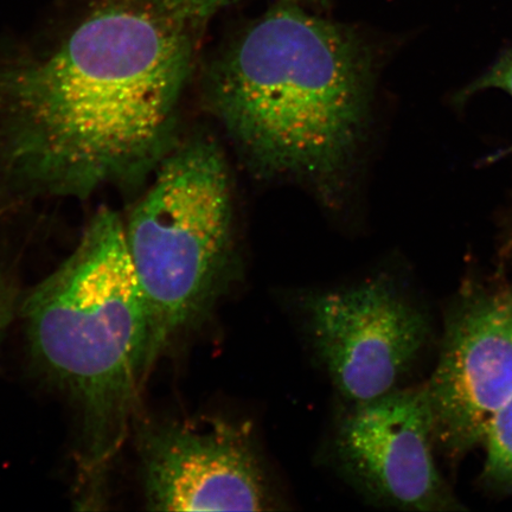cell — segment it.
Here are the masks:
<instances>
[{
	"label": "cell",
	"instance_id": "6da1fadb",
	"mask_svg": "<svg viewBox=\"0 0 512 512\" xmlns=\"http://www.w3.org/2000/svg\"><path fill=\"white\" fill-rule=\"evenodd\" d=\"M202 31L151 0H96L49 46L0 55V213L155 171Z\"/></svg>",
	"mask_w": 512,
	"mask_h": 512
},
{
	"label": "cell",
	"instance_id": "7a4b0ae2",
	"mask_svg": "<svg viewBox=\"0 0 512 512\" xmlns=\"http://www.w3.org/2000/svg\"><path fill=\"white\" fill-rule=\"evenodd\" d=\"M280 0L211 62L207 99L265 176L337 191L366 128L373 49L363 32Z\"/></svg>",
	"mask_w": 512,
	"mask_h": 512
},
{
	"label": "cell",
	"instance_id": "3957f363",
	"mask_svg": "<svg viewBox=\"0 0 512 512\" xmlns=\"http://www.w3.org/2000/svg\"><path fill=\"white\" fill-rule=\"evenodd\" d=\"M37 366L76 409L81 498L96 502L146 373L149 320L124 221L104 208L22 305Z\"/></svg>",
	"mask_w": 512,
	"mask_h": 512
},
{
	"label": "cell",
	"instance_id": "277c9868",
	"mask_svg": "<svg viewBox=\"0 0 512 512\" xmlns=\"http://www.w3.org/2000/svg\"><path fill=\"white\" fill-rule=\"evenodd\" d=\"M155 171L124 222L149 320L146 373L213 309L233 252L232 189L215 140L201 134L172 145Z\"/></svg>",
	"mask_w": 512,
	"mask_h": 512
},
{
	"label": "cell",
	"instance_id": "5b68a950",
	"mask_svg": "<svg viewBox=\"0 0 512 512\" xmlns=\"http://www.w3.org/2000/svg\"><path fill=\"white\" fill-rule=\"evenodd\" d=\"M424 390L435 446L457 458L483 444L512 399V288L475 294L454 310Z\"/></svg>",
	"mask_w": 512,
	"mask_h": 512
},
{
	"label": "cell",
	"instance_id": "8992f818",
	"mask_svg": "<svg viewBox=\"0 0 512 512\" xmlns=\"http://www.w3.org/2000/svg\"><path fill=\"white\" fill-rule=\"evenodd\" d=\"M306 315L320 360L355 405L398 389L428 335L424 315L383 280L316 294Z\"/></svg>",
	"mask_w": 512,
	"mask_h": 512
},
{
	"label": "cell",
	"instance_id": "52a82bcc",
	"mask_svg": "<svg viewBox=\"0 0 512 512\" xmlns=\"http://www.w3.org/2000/svg\"><path fill=\"white\" fill-rule=\"evenodd\" d=\"M144 495L152 511H262L270 503L247 427L189 419L140 438Z\"/></svg>",
	"mask_w": 512,
	"mask_h": 512
},
{
	"label": "cell",
	"instance_id": "ba28073f",
	"mask_svg": "<svg viewBox=\"0 0 512 512\" xmlns=\"http://www.w3.org/2000/svg\"><path fill=\"white\" fill-rule=\"evenodd\" d=\"M433 446L424 387L395 389L358 403L337 438L344 469L376 501L409 511L457 510L435 464Z\"/></svg>",
	"mask_w": 512,
	"mask_h": 512
},
{
	"label": "cell",
	"instance_id": "9c48e42d",
	"mask_svg": "<svg viewBox=\"0 0 512 512\" xmlns=\"http://www.w3.org/2000/svg\"><path fill=\"white\" fill-rule=\"evenodd\" d=\"M483 444L485 478L498 488L512 491V399L492 420Z\"/></svg>",
	"mask_w": 512,
	"mask_h": 512
},
{
	"label": "cell",
	"instance_id": "30bf717a",
	"mask_svg": "<svg viewBox=\"0 0 512 512\" xmlns=\"http://www.w3.org/2000/svg\"><path fill=\"white\" fill-rule=\"evenodd\" d=\"M151 2L179 21L203 30L217 12L240 0H151ZM297 2L312 5L322 0H297Z\"/></svg>",
	"mask_w": 512,
	"mask_h": 512
},
{
	"label": "cell",
	"instance_id": "8fae6325",
	"mask_svg": "<svg viewBox=\"0 0 512 512\" xmlns=\"http://www.w3.org/2000/svg\"><path fill=\"white\" fill-rule=\"evenodd\" d=\"M488 88L502 89L512 96V50L499 57L494 66L482 78L473 83L466 94L469 95Z\"/></svg>",
	"mask_w": 512,
	"mask_h": 512
},
{
	"label": "cell",
	"instance_id": "7c38bea8",
	"mask_svg": "<svg viewBox=\"0 0 512 512\" xmlns=\"http://www.w3.org/2000/svg\"><path fill=\"white\" fill-rule=\"evenodd\" d=\"M12 313H14V299L9 288L0 281V334L9 325Z\"/></svg>",
	"mask_w": 512,
	"mask_h": 512
}]
</instances>
